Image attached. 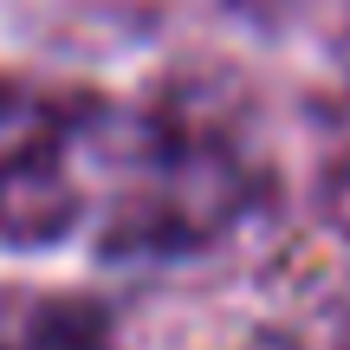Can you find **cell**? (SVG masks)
<instances>
[{"label": "cell", "mask_w": 350, "mask_h": 350, "mask_svg": "<svg viewBox=\"0 0 350 350\" xmlns=\"http://www.w3.org/2000/svg\"><path fill=\"white\" fill-rule=\"evenodd\" d=\"M72 117L52 111L39 91L0 78V227L7 234H52L65 214L59 143Z\"/></svg>", "instance_id": "1"}]
</instances>
